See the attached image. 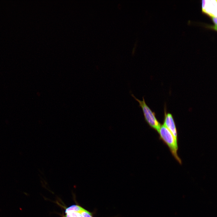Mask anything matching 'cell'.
<instances>
[{
	"mask_svg": "<svg viewBox=\"0 0 217 217\" xmlns=\"http://www.w3.org/2000/svg\"><path fill=\"white\" fill-rule=\"evenodd\" d=\"M83 217H93L91 214L86 210L84 209L78 212Z\"/></svg>",
	"mask_w": 217,
	"mask_h": 217,
	"instance_id": "obj_6",
	"label": "cell"
},
{
	"mask_svg": "<svg viewBox=\"0 0 217 217\" xmlns=\"http://www.w3.org/2000/svg\"><path fill=\"white\" fill-rule=\"evenodd\" d=\"M84 209L80 206L77 205H73L67 208L65 210V213H66L70 211L78 212Z\"/></svg>",
	"mask_w": 217,
	"mask_h": 217,
	"instance_id": "obj_5",
	"label": "cell"
},
{
	"mask_svg": "<svg viewBox=\"0 0 217 217\" xmlns=\"http://www.w3.org/2000/svg\"><path fill=\"white\" fill-rule=\"evenodd\" d=\"M163 124L170 131L178 141V132L172 114L167 113L165 110Z\"/></svg>",
	"mask_w": 217,
	"mask_h": 217,
	"instance_id": "obj_4",
	"label": "cell"
},
{
	"mask_svg": "<svg viewBox=\"0 0 217 217\" xmlns=\"http://www.w3.org/2000/svg\"><path fill=\"white\" fill-rule=\"evenodd\" d=\"M131 95L139 103V106L142 110L146 122L150 127L158 133L162 125L157 119L155 112H153L146 104L143 97V100L141 101L136 98L133 94L131 93Z\"/></svg>",
	"mask_w": 217,
	"mask_h": 217,
	"instance_id": "obj_2",
	"label": "cell"
},
{
	"mask_svg": "<svg viewBox=\"0 0 217 217\" xmlns=\"http://www.w3.org/2000/svg\"><path fill=\"white\" fill-rule=\"evenodd\" d=\"M202 11L211 17H217V0H202Z\"/></svg>",
	"mask_w": 217,
	"mask_h": 217,
	"instance_id": "obj_3",
	"label": "cell"
},
{
	"mask_svg": "<svg viewBox=\"0 0 217 217\" xmlns=\"http://www.w3.org/2000/svg\"><path fill=\"white\" fill-rule=\"evenodd\" d=\"M213 29L217 31V26L215 25L212 27Z\"/></svg>",
	"mask_w": 217,
	"mask_h": 217,
	"instance_id": "obj_8",
	"label": "cell"
},
{
	"mask_svg": "<svg viewBox=\"0 0 217 217\" xmlns=\"http://www.w3.org/2000/svg\"><path fill=\"white\" fill-rule=\"evenodd\" d=\"M158 133L160 139L168 146L174 157L180 164H181L182 161L177 153L178 141L175 140L172 134L163 124H162Z\"/></svg>",
	"mask_w": 217,
	"mask_h": 217,
	"instance_id": "obj_1",
	"label": "cell"
},
{
	"mask_svg": "<svg viewBox=\"0 0 217 217\" xmlns=\"http://www.w3.org/2000/svg\"><path fill=\"white\" fill-rule=\"evenodd\" d=\"M211 17L212 18V21L215 24V25L217 26V17Z\"/></svg>",
	"mask_w": 217,
	"mask_h": 217,
	"instance_id": "obj_7",
	"label": "cell"
}]
</instances>
